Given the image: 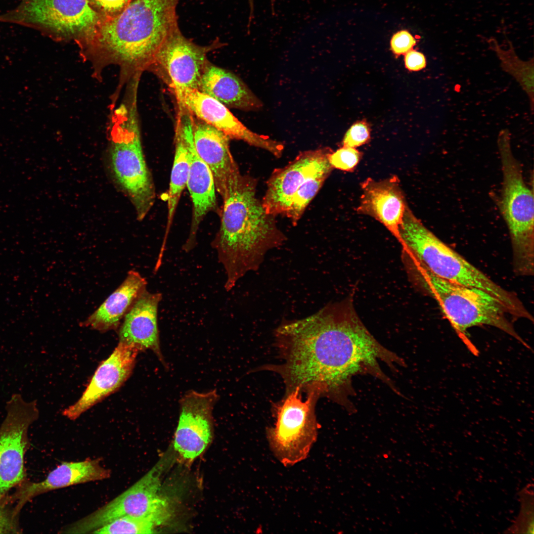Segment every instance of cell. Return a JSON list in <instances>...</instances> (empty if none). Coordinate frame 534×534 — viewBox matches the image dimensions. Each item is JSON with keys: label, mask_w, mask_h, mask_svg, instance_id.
Wrapping results in <instances>:
<instances>
[{"label": "cell", "mask_w": 534, "mask_h": 534, "mask_svg": "<svg viewBox=\"0 0 534 534\" xmlns=\"http://www.w3.org/2000/svg\"><path fill=\"white\" fill-rule=\"evenodd\" d=\"M282 362L259 369L275 372L286 393L295 388L314 393L353 408L352 378L369 374L394 387L379 365H403L397 355L381 345L363 324L352 297L329 303L301 319L282 320L273 332Z\"/></svg>", "instance_id": "1"}, {"label": "cell", "mask_w": 534, "mask_h": 534, "mask_svg": "<svg viewBox=\"0 0 534 534\" xmlns=\"http://www.w3.org/2000/svg\"><path fill=\"white\" fill-rule=\"evenodd\" d=\"M257 180L240 175L223 199L220 229L212 242L226 274L224 289H233L247 273L258 270L267 254L287 240L256 197Z\"/></svg>", "instance_id": "2"}, {"label": "cell", "mask_w": 534, "mask_h": 534, "mask_svg": "<svg viewBox=\"0 0 534 534\" xmlns=\"http://www.w3.org/2000/svg\"><path fill=\"white\" fill-rule=\"evenodd\" d=\"M178 0H131L119 13L101 18L85 40L111 62L136 70L150 67L162 44L178 28Z\"/></svg>", "instance_id": "3"}, {"label": "cell", "mask_w": 534, "mask_h": 534, "mask_svg": "<svg viewBox=\"0 0 534 534\" xmlns=\"http://www.w3.org/2000/svg\"><path fill=\"white\" fill-rule=\"evenodd\" d=\"M400 231L403 250L410 253L436 276L487 292L514 318H522L528 314V310L515 293L496 283L445 244L423 224L409 207Z\"/></svg>", "instance_id": "4"}, {"label": "cell", "mask_w": 534, "mask_h": 534, "mask_svg": "<svg viewBox=\"0 0 534 534\" xmlns=\"http://www.w3.org/2000/svg\"><path fill=\"white\" fill-rule=\"evenodd\" d=\"M419 284L438 303L443 313L469 351L477 356L479 351L470 340L467 329L481 325L497 328L528 344L517 333L500 302L487 292L440 278L428 270L412 255L406 256Z\"/></svg>", "instance_id": "5"}, {"label": "cell", "mask_w": 534, "mask_h": 534, "mask_svg": "<svg viewBox=\"0 0 534 534\" xmlns=\"http://www.w3.org/2000/svg\"><path fill=\"white\" fill-rule=\"evenodd\" d=\"M135 99L115 111L104 163L111 181L129 199L141 221L153 206L156 193L142 149Z\"/></svg>", "instance_id": "6"}, {"label": "cell", "mask_w": 534, "mask_h": 534, "mask_svg": "<svg viewBox=\"0 0 534 534\" xmlns=\"http://www.w3.org/2000/svg\"><path fill=\"white\" fill-rule=\"evenodd\" d=\"M502 184L499 209L507 226L512 249L513 270L520 276L534 273V199L533 188L526 183L521 166L514 155L507 129L498 134Z\"/></svg>", "instance_id": "7"}, {"label": "cell", "mask_w": 534, "mask_h": 534, "mask_svg": "<svg viewBox=\"0 0 534 534\" xmlns=\"http://www.w3.org/2000/svg\"><path fill=\"white\" fill-rule=\"evenodd\" d=\"M301 394L295 388L273 404L276 422L266 431L271 451L285 466L305 459L317 439L319 425L315 408L319 398L310 393L303 400Z\"/></svg>", "instance_id": "8"}, {"label": "cell", "mask_w": 534, "mask_h": 534, "mask_svg": "<svg viewBox=\"0 0 534 534\" xmlns=\"http://www.w3.org/2000/svg\"><path fill=\"white\" fill-rule=\"evenodd\" d=\"M88 0H21L0 14V23L35 29L56 37L85 39L101 19Z\"/></svg>", "instance_id": "9"}, {"label": "cell", "mask_w": 534, "mask_h": 534, "mask_svg": "<svg viewBox=\"0 0 534 534\" xmlns=\"http://www.w3.org/2000/svg\"><path fill=\"white\" fill-rule=\"evenodd\" d=\"M0 426V494L26 481L24 457L29 447L28 430L39 415L36 400L27 401L13 394L5 406Z\"/></svg>", "instance_id": "10"}, {"label": "cell", "mask_w": 534, "mask_h": 534, "mask_svg": "<svg viewBox=\"0 0 534 534\" xmlns=\"http://www.w3.org/2000/svg\"><path fill=\"white\" fill-rule=\"evenodd\" d=\"M155 481L147 475L122 493L93 512L63 529L67 534L90 533L111 521L124 516L144 519L153 523L160 514L163 500Z\"/></svg>", "instance_id": "11"}, {"label": "cell", "mask_w": 534, "mask_h": 534, "mask_svg": "<svg viewBox=\"0 0 534 534\" xmlns=\"http://www.w3.org/2000/svg\"><path fill=\"white\" fill-rule=\"evenodd\" d=\"M171 89L178 106L221 131L229 139L242 140L267 150L276 157L281 156L284 146L281 142L250 131L218 100L198 89L181 87Z\"/></svg>", "instance_id": "12"}, {"label": "cell", "mask_w": 534, "mask_h": 534, "mask_svg": "<svg viewBox=\"0 0 534 534\" xmlns=\"http://www.w3.org/2000/svg\"><path fill=\"white\" fill-rule=\"evenodd\" d=\"M216 390L190 391L179 400L180 413L174 438V449L183 459L198 457L213 435V409L218 400Z\"/></svg>", "instance_id": "13"}, {"label": "cell", "mask_w": 534, "mask_h": 534, "mask_svg": "<svg viewBox=\"0 0 534 534\" xmlns=\"http://www.w3.org/2000/svg\"><path fill=\"white\" fill-rule=\"evenodd\" d=\"M332 152L328 147L303 151L285 166L274 170L262 200L267 212L275 217L285 214L294 194L308 178L332 168L328 160Z\"/></svg>", "instance_id": "14"}, {"label": "cell", "mask_w": 534, "mask_h": 534, "mask_svg": "<svg viewBox=\"0 0 534 534\" xmlns=\"http://www.w3.org/2000/svg\"><path fill=\"white\" fill-rule=\"evenodd\" d=\"M210 48L193 43L178 28L162 44L150 66H155L163 71L171 88L198 90L201 77L209 63L207 53Z\"/></svg>", "instance_id": "15"}, {"label": "cell", "mask_w": 534, "mask_h": 534, "mask_svg": "<svg viewBox=\"0 0 534 534\" xmlns=\"http://www.w3.org/2000/svg\"><path fill=\"white\" fill-rule=\"evenodd\" d=\"M140 351L136 347L119 342L112 353L97 367L80 399L64 410L71 420L117 391L130 376Z\"/></svg>", "instance_id": "16"}, {"label": "cell", "mask_w": 534, "mask_h": 534, "mask_svg": "<svg viewBox=\"0 0 534 534\" xmlns=\"http://www.w3.org/2000/svg\"><path fill=\"white\" fill-rule=\"evenodd\" d=\"M360 186L362 193L356 212L379 222L401 244L400 230L408 206L399 178L393 175L380 180L368 178Z\"/></svg>", "instance_id": "17"}, {"label": "cell", "mask_w": 534, "mask_h": 534, "mask_svg": "<svg viewBox=\"0 0 534 534\" xmlns=\"http://www.w3.org/2000/svg\"><path fill=\"white\" fill-rule=\"evenodd\" d=\"M191 116L195 149L210 168L216 189L223 199L241 175L230 150L229 138L221 131Z\"/></svg>", "instance_id": "18"}, {"label": "cell", "mask_w": 534, "mask_h": 534, "mask_svg": "<svg viewBox=\"0 0 534 534\" xmlns=\"http://www.w3.org/2000/svg\"><path fill=\"white\" fill-rule=\"evenodd\" d=\"M110 475V470L102 466L99 459L65 462L51 471L42 481H25L16 487L10 496L20 513L28 501L38 495L74 485L102 480Z\"/></svg>", "instance_id": "19"}, {"label": "cell", "mask_w": 534, "mask_h": 534, "mask_svg": "<svg viewBox=\"0 0 534 534\" xmlns=\"http://www.w3.org/2000/svg\"><path fill=\"white\" fill-rule=\"evenodd\" d=\"M162 299L160 293L144 291L124 316L119 338V342L133 345L140 351L151 350L165 365L158 323V307Z\"/></svg>", "instance_id": "20"}, {"label": "cell", "mask_w": 534, "mask_h": 534, "mask_svg": "<svg viewBox=\"0 0 534 534\" xmlns=\"http://www.w3.org/2000/svg\"><path fill=\"white\" fill-rule=\"evenodd\" d=\"M147 282L138 271L130 270L121 285L80 324L100 332L115 329L135 302L146 289Z\"/></svg>", "instance_id": "21"}, {"label": "cell", "mask_w": 534, "mask_h": 534, "mask_svg": "<svg viewBox=\"0 0 534 534\" xmlns=\"http://www.w3.org/2000/svg\"><path fill=\"white\" fill-rule=\"evenodd\" d=\"M198 90L227 107L255 110L262 106L261 101L240 79L209 63L202 74Z\"/></svg>", "instance_id": "22"}, {"label": "cell", "mask_w": 534, "mask_h": 534, "mask_svg": "<svg viewBox=\"0 0 534 534\" xmlns=\"http://www.w3.org/2000/svg\"><path fill=\"white\" fill-rule=\"evenodd\" d=\"M175 137V156L170 177L168 197V218L166 232L161 247H166L168 235L181 194L186 186L190 155L189 144L192 137L191 115L178 107Z\"/></svg>", "instance_id": "23"}, {"label": "cell", "mask_w": 534, "mask_h": 534, "mask_svg": "<svg viewBox=\"0 0 534 534\" xmlns=\"http://www.w3.org/2000/svg\"><path fill=\"white\" fill-rule=\"evenodd\" d=\"M488 43L490 49L495 52L499 59L502 70L516 80L525 91L529 99L531 111L533 112L534 108V58L527 61L520 59L510 43L506 50L502 48L495 39H490Z\"/></svg>", "instance_id": "24"}, {"label": "cell", "mask_w": 534, "mask_h": 534, "mask_svg": "<svg viewBox=\"0 0 534 534\" xmlns=\"http://www.w3.org/2000/svg\"><path fill=\"white\" fill-rule=\"evenodd\" d=\"M333 168L319 171L308 178L299 187L293 196L284 215L296 224L303 215L307 207L318 192Z\"/></svg>", "instance_id": "25"}, {"label": "cell", "mask_w": 534, "mask_h": 534, "mask_svg": "<svg viewBox=\"0 0 534 534\" xmlns=\"http://www.w3.org/2000/svg\"><path fill=\"white\" fill-rule=\"evenodd\" d=\"M156 526L149 521L124 516L116 518L91 532L92 534H151Z\"/></svg>", "instance_id": "26"}, {"label": "cell", "mask_w": 534, "mask_h": 534, "mask_svg": "<svg viewBox=\"0 0 534 534\" xmlns=\"http://www.w3.org/2000/svg\"><path fill=\"white\" fill-rule=\"evenodd\" d=\"M533 484H529L520 493L521 508L518 517L507 533L534 534V498Z\"/></svg>", "instance_id": "27"}, {"label": "cell", "mask_w": 534, "mask_h": 534, "mask_svg": "<svg viewBox=\"0 0 534 534\" xmlns=\"http://www.w3.org/2000/svg\"><path fill=\"white\" fill-rule=\"evenodd\" d=\"M19 513L10 495L0 494V534H19Z\"/></svg>", "instance_id": "28"}, {"label": "cell", "mask_w": 534, "mask_h": 534, "mask_svg": "<svg viewBox=\"0 0 534 534\" xmlns=\"http://www.w3.org/2000/svg\"><path fill=\"white\" fill-rule=\"evenodd\" d=\"M362 158V154L356 148L343 146L333 151L328 160L333 169L346 172H353Z\"/></svg>", "instance_id": "29"}, {"label": "cell", "mask_w": 534, "mask_h": 534, "mask_svg": "<svg viewBox=\"0 0 534 534\" xmlns=\"http://www.w3.org/2000/svg\"><path fill=\"white\" fill-rule=\"evenodd\" d=\"M369 138L370 131L367 124L363 122H357L347 132L343 146L356 148L366 143Z\"/></svg>", "instance_id": "30"}, {"label": "cell", "mask_w": 534, "mask_h": 534, "mask_svg": "<svg viewBox=\"0 0 534 534\" xmlns=\"http://www.w3.org/2000/svg\"><path fill=\"white\" fill-rule=\"evenodd\" d=\"M416 41L407 31L402 30L396 33L391 41L393 52L396 55L406 54L415 45Z\"/></svg>", "instance_id": "31"}, {"label": "cell", "mask_w": 534, "mask_h": 534, "mask_svg": "<svg viewBox=\"0 0 534 534\" xmlns=\"http://www.w3.org/2000/svg\"><path fill=\"white\" fill-rule=\"evenodd\" d=\"M99 9L107 15H113L120 12L131 0H90Z\"/></svg>", "instance_id": "32"}, {"label": "cell", "mask_w": 534, "mask_h": 534, "mask_svg": "<svg viewBox=\"0 0 534 534\" xmlns=\"http://www.w3.org/2000/svg\"><path fill=\"white\" fill-rule=\"evenodd\" d=\"M405 65L410 71H417L424 68L426 65L425 56L416 50H410L405 54Z\"/></svg>", "instance_id": "33"}, {"label": "cell", "mask_w": 534, "mask_h": 534, "mask_svg": "<svg viewBox=\"0 0 534 534\" xmlns=\"http://www.w3.org/2000/svg\"><path fill=\"white\" fill-rule=\"evenodd\" d=\"M248 1H249V8H250L249 18L248 26V29H249L250 26L252 21L253 19L254 18V0H248ZM270 2H271V4L272 11H274V0H270Z\"/></svg>", "instance_id": "34"}]
</instances>
